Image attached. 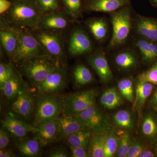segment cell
<instances>
[{
    "label": "cell",
    "mask_w": 157,
    "mask_h": 157,
    "mask_svg": "<svg viewBox=\"0 0 157 157\" xmlns=\"http://www.w3.org/2000/svg\"><path fill=\"white\" fill-rule=\"evenodd\" d=\"M135 11L131 5L109 14L111 34L105 48L108 53L130 43L133 35V17Z\"/></svg>",
    "instance_id": "cell-1"
},
{
    "label": "cell",
    "mask_w": 157,
    "mask_h": 157,
    "mask_svg": "<svg viewBox=\"0 0 157 157\" xmlns=\"http://www.w3.org/2000/svg\"><path fill=\"white\" fill-rule=\"evenodd\" d=\"M2 15L10 25L32 31L38 29L42 16L34 0H12L11 8Z\"/></svg>",
    "instance_id": "cell-2"
},
{
    "label": "cell",
    "mask_w": 157,
    "mask_h": 157,
    "mask_svg": "<svg viewBox=\"0 0 157 157\" xmlns=\"http://www.w3.org/2000/svg\"><path fill=\"white\" fill-rule=\"evenodd\" d=\"M19 64L23 74L34 88L44 81L52 72L65 66L61 62L48 54L25 60Z\"/></svg>",
    "instance_id": "cell-3"
},
{
    "label": "cell",
    "mask_w": 157,
    "mask_h": 157,
    "mask_svg": "<svg viewBox=\"0 0 157 157\" xmlns=\"http://www.w3.org/2000/svg\"><path fill=\"white\" fill-rule=\"evenodd\" d=\"M63 112L59 95L45 94L37 95L33 115V125L37 128L41 124L57 119Z\"/></svg>",
    "instance_id": "cell-4"
},
{
    "label": "cell",
    "mask_w": 157,
    "mask_h": 157,
    "mask_svg": "<svg viewBox=\"0 0 157 157\" xmlns=\"http://www.w3.org/2000/svg\"><path fill=\"white\" fill-rule=\"evenodd\" d=\"M98 92L96 90L80 91L59 96L63 112L74 115L96 104Z\"/></svg>",
    "instance_id": "cell-5"
},
{
    "label": "cell",
    "mask_w": 157,
    "mask_h": 157,
    "mask_svg": "<svg viewBox=\"0 0 157 157\" xmlns=\"http://www.w3.org/2000/svg\"><path fill=\"white\" fill-rule=\"evenodd\" d=\"M48 54L30 31L19 29L18 45L12 59L18 63L36 57Z\"/></svg>",
    "instance_id": "cell-6"
},
{
    "label": "cell",
    "mask_w": 157,
    "mask_h": 157,
    "mask_svg": "<svg viewBox=\"0 0 157 157\" xmlns=\"http://www.w3.org/2000/svg\"><path fill=\"white\" fill-rule=\"evenodd\" d=\"M32 32L47 53L65 64L64 40L58 31L38 29Z\"/></svg>",
    "instance_id": "cell-7"
},
{
    "label": "cell",
    "mask_w": 157,
    "mask_h": 157,
    "mask_svg": "<svg viewBox=\"0 0 157 157\" xmlns=\"http://www.w3.org/2000/svg\"><path fill=\"white\" fill-rule=\"evenodd\" d=\"M73 115L92 133H105L112 128L108 117L98 108L96 104Z\"/></svg>",
    "instance_id": "cell-8"
},
{
    "label": "cell",
    "mask_w": 157,
    "mask_h": 157,
    "mask_svg": "<svg viewBox=\"0 0 157 157\" xmlns=\"http://www.w3.org/2000/svg\"><path fill=\"white\" fill-rule=\"evenodd\" d=\"M109 53H111L113 64L120 72L130 73L135 71L141 62L137 49L130 42Z\"/></svg>",
    "instance_id": "cell-9"
},
{
    "label": "cell",
    "mask_w": 157,
    "mask_h": 157,
    "mask_svg": "<svg viewBox=\"0 0 157 157\" xmlns=\"http://www.w3.org/2000/svg\"><path fill=\"white\" fill-rule=\"evenodd\" d=\"M68 77L65 66L50 73L42 82L34 88L37 95L57 94L63 90L67 84Z\"/></svg>",
    "instance_id": "cell-10"
},
{
    "label": "cell",
    "mask_w": 157,
    "mask_h": 157,
    "mask_svg": "<svg viewBox=\"0 0 157 157\" xmlns=\"http://www.w3.org/2000/svg\"><path fill=\"white\" fill-rule=\"evenodd\" d=\"M92 40L84 29L78 27L70 34L68 51L72 56L90 54L94 51Z\"/></svg>",
    "instance_id": "cell-11"
},
{
    "label": "cell",
    "mask_w": 157,
    "mask_h": 157,
    "mask_svg": "<svg viewBox=\"0 0 157 157\" xmlns=\"http://www.w3.org/2000/svg\"><path fill=\"white\" fill-rule=\"evenodd\" d=\"M106 52L100 47L88 55L86 60L94 69L101 82L107 84L113 80L114 76L106 56Z\"/></svg>",
    "instance_id": "cell-12"
},
{
    "label": "cell",
    "mask_w": 157,
    "mask_h": 157,
    "mask_svg": "<svg viewBox=\"0 0 157 157\" xmlns=\"http://www.w3.org/2000/svg\"><path fill=\"white\" fill-rule=\"evenodd\" d=\"M34 92L28 86L11 102L10 109L13 114L27 120L33 117L36 98Z\"/></svg>",
    "instance_id": "cell-13"
},
{
    "label": "cell",
    "mask_w": 157,
    "mask_h": 157,
    "mask_svg": "<svg viewBox=\"0 0 157 157\" xmlns=\"http://www.w3.org/2000/svg\"><path fill=\"white\" fill-rule=\"evenodd\" d=\"M133 34L157 43V18L134 13Z\"/></svg>",
    "instance_id": "cell-14"
},
{
    "label": "cell",
    "mask_w": 157,
    "mask_h": 157,
    "mask_svg": "<svg viewBox=\"0 0 157 157\" xmlns=\"http://www.w3.org/2000/svg\"><path fill=\"white\" fill-rule=\"evenodd\" d=\"M22 120L11 113L2 119L1 122L3 128L7 130L16 140H18L26 137L29 133L32 132L34 134L38 130V128Z\"/></svg>",
    "instance_id": "cell-15"
},
{
    "label": "cell",
    "mask_w": 157,
    "mask_h": 157,
    "mask_svg": "<svg viewBox=\"0 0 157 157\" xmlns=\"http://www.w3.org/2000/svg\"><path fill=\"white\" fill-rule=\"evenodd\" d=\"M130 43L140 55L141 63L151 66L157 61V43L133 34Z\"/></svg>",
    "instance_id": "cell-16"
},
{
    "label": "cell",
    "mask_w": 157,
    "mask_h": 157,
    "mask_svg": "<svg viewBox=\"0 0 157 157\" xmlns=\"http://www.w3.org/2000/svg\"><path fill=\"white\" fill-rule=\"evenodd\" d=\"M19 31V29L10 25L1 18L0 29L1 43L7 55L12 59L18 45Z\"/></svg>",
    "instance_id": "cell-17"
},
{
    "label": "cell",
    "mask_w": 157,
    "mask_h": 157,
    "mask_svg": "<svg viewBox=\"0 0 157 157\" xmlns=\"http://www.w3.org/2000/svg\"><path fill=\"white\" fill-rule=\"evenodd\" d=\"M110 24L109 21L105 17H92L85 21L86 26L93 38L101 45L109 38Z\"/></svg>",
    "instance_id": "cell-18"
},
{
    "label": "cell",
    "mask_w": 157,
    "mask_h": 157,
    "mask_svg": "<svg viewBox=\"0 0 157 157\" xmlns=\"http://www.w3.org/2000/svg\"><path fill=\"white\" fill-rule=\"evenodd\" d=\"M37 128V132L34 133V137L38 139L42 147L60 140L57 119L43 123Z\"/></svg>",
    "instance_id": "cell-19"
},
{
    "label": "cell",
    "mask_w": 157,
    "mask_h": 157,
    "mask_svg": "<svg viewBox=\"0 0 157 157\" xmlns=\"http://www.w3.org/2000/svg\"><path fill=\"white\" fill-rule=\"evenodd\" d=\"M28 86L23 78L22 74L16 70L13 76L0 88L1 93L5 99L12 102Z\"/></svg>",
    "instance_id": "cell-20"
},
{
    "label": "cell",
    "mask_w": 157,
    "mask_h": 157,
    "mask_svg": "<svg viewBox=\"0 0 157 157\" xmlns=\"http://www.w3.org/2000/svg\"><path fill=\"white\" fill-rule=\"evenodd\" d=\"M60 139L64 140L69 135L82 130H87L76 116L62 113L58 118Z\"/></svg>",
    "instance_id": "cell-21"
},
{
    "label": "cell",
    "mask_w": 157,
    "mask_h": 157,
    "mask_svg": "<svg viewBox=\"0 0 157 157\" xmlns=\"http://www.w3.org/2000/svg\"><path fill=\"white\" fill-rule=\"evenodd\" d=\"M68 25L69 21L64 13L56 11L42 15L38 29L59 32L67 28Z\"/></svg>",
    "instance_id": "cell-22"
},
{
    "label": "cell",
    "mask_w": 157,
    "mask_h": 157,
    "mask_svg": "<svg viewBox=\"0 0 157 157\" xmlns=\"http://www.w3.org/2000/svg\"><path fill=\"white\" fill-rule=\"evenodd\" d=\"M86 2L85 8L87 11L109 14L131 5V0H89Z\"/></svg>",
    "instance_id": "cell-23"
},
{
    "label": "cell",
    "mask_w": 157,
    "mask_h": 157,
    "mask_svg": "<svg viewBox=\"0 0 157 157\" xmlns=\"http://www.w3.org/2000/svg\"><path fill=\"white\" fill-rule=\"evenodd\" d=\"M154 85L148 82L137 81L135 100L133 103L132 109L137 111L139 120L142 113L144 104L152 93Z\"/></svg>",
    "instance_id": "cell-24"
},
{
    "label": "cell",
    "mask_w": 157,
    "mask_h": 157,
    "mask_svg": "<svg viewBox=\"0 0 157 157\" xmlns=\"http://www.w3.org/2000/svg\"><path fill=\"white\" fill-rule=\"evenodd\" d=\"M142 137L151 144H157V117L154 114L148 113L144 117L141 128Z\"/></svg>",
    "instance_id": "cell-25"
},
{
    "label": "cell",
    "mask_w": 157,
    "mask_h": 157,
    "mask_svg": "<svg viewBox=\"0 0 157 157\" xmlns=\"http://www.w3.org/2000/svg\"><path fill=\"white\" fill-rule=\"evenodd\" d=\"M15 147L22 155L25 157L39 156L41 155L42 147L39 140L35 137L18 139L15 144Z\"/></svg>",
    "instance_id": "cell-26"
},
{
    "label": "cell",
    "mask_w": 157,
    "mask_h": 157,
    "mask_svg": "<svg viewBox=\"0 0 157 157\" xmlns=\"http://www.w3.org/2000/svg\"><path fill=\"white\" fill-rule=\"evenodd\" d=\"M73 78L74 85L77 87L90 84L94 80L91 71L86 65L82 63L77 64L73 68Z\"/></svg>",
    "instance_id": "cell-27"
},
{
    "label": "cell",
    "mask_w": 157,
    "mask_h": 157,
    "mask_svg": "<svg viewBox=\"0 0 157 157\" xmlns=\"http://www.w3.org/2000/svg\"><path fill=\"white\" fill-rule=\"evenodd\" d=\"M107 133L92 134L89 146L90 157H104V147Z\"/></svg>",
    "instance_id": "cell-28"
},
{
    "label": "cell",
    "mask_w": 157,
    "mask_h": 157,
    "mask_svg": "<svg viewBox=\"0 0 157 157\" xmlns=\"http://www.w3.org/2000/svg\"><path fill=\"white\" fill-rule=\"evenodd\" d=\"M121 96L116 88H110L106 90L101 95L100 103L106 109H115L123 104V101Z\"/></svg>",
    "instance_id": "cell-29"
},
{
    "label": "cell",
    "mask_w": 157,
    "mask_h": 157,
    "mask_svg": "<svg viewBox=\"0 0 157 157\" xmlns=\"http://www.w3.org/2000/svg\"><path fill=\"white\" fill-rule=\"evenodd\" d=\"M92 133L87 130H82L69 135L64 140L69 147H82L89 148Z\"/></svg>",
    "instance_id": "cell-30"
},
{
    "label": "cell",
    "mask_w": 157,
    "mask_h": 157,
    "mask_svg": "<svg viewBox=\"0 0 157 157\" xmlns=\"http://www.w3.org/2000/svg\"><path fill=\"white\" fill-rule=\"evenodd\" d=\"M114 124L122 130H131L134 128V121L131 113L125 110L121 109L116 113L113 116Z\"/></svg>",
    "instance_id": "cell-31"
},
{
    "label": "cell",
    "mask_w": 157,
    "mask_h": 157,
    "mask_svg": "<svg viewBox=\"0 0 157 157\" xmlns=\"http://www.w3.org/2000/svg\"><path fill=\"white\" fill-rule=\"evenodd\" d=\"M117 88L122 97L133 104L135 100L134 82L132 76L124 77L119 80Z\"/></svg>",
    "instance_id": "cell-32"
},
{
    "label": "cell",
    "mask_w": 157,
    "mask_h": 157,
    "mask_svg": "<svg viewBox=\"0 0 157 157\" xmlns=\"http://www.w3.org/2000/svg\"><path fill=\"white\" fill-rule=\"evenodd\" d=\"M66 13L73 19L77 20L82 17L81 0H61Z\"/></svg>",
    "instance_id": "cell-33"
},
{
    "label": "cell",
    "mask_w": 157,
    "mask_h": 157,
    "mask_svg": "<svg viewBox=\"0 0 157 157\" xmlns=\"http://www.w3.org/2000/svg\"><path fill=\"white\" fill-rule=\"evenodd\" d=\"M118 137L115 130L112 128L107 132L104 147V157H112L116 153Z\"/></svg>",
    "instance_id": "cell-34"
},
{
    "label": "cell",
    "mask_w": 157,
    "mask_h": 157,
    "mask_svg": "<svg viewBox=\"0 0 157 157\" xmlns=\"http://www.w3.org/2000/svg\"><path fill=\"white\" fill-rule=\"evenodd\" d=\"M118 137V143L116 155L118 157H127L128 151L131 138L128 132L123 130L117 133Z\"/></svg>",
    "instance_id": "cell-35"
},
{
    "label": "cell",
    "mask_w": 157,
    "mask_h": 157,
    "mask_svg": "<svg viewBox=\"0 0 157 157\" xmlns=\"http://www.w3.org/2000/svg\"><path fill=\"white\" fill-rule=\"evenodd\" d=\"M137 81L148 82L157 86V61L151 65L147 70L138 75Z\"/></svg>",
    "instance_id": "cell-36"
},
{
    "label": "cell",
    "mask_w": 157,
    "mask_h": 157,
    "mask_svg": "<svg viewBox=\"0 0 157 157\" xmlns=\"http://www.w3.org/2000/svg\"><path fill=\"white\" fill-rule=\"evenodd\" d=\"M42 15L58 11L59 0H34Z\"/></svg>",
    "instance_id": "cell-37"
},
{
    "label": "cell",
    "mask_w": 157,
    "mask_h": 157,
    "mask_svg": "<svg viewBox=\"0 0 157 157\" xmlns=\"http://www.w3.org/2000/svg\"><path fill=\"white\" fill-rule=\"evenodd\" d=\"M16 69L11 63L1 62L0 64V87L13 76Z\"/></svg>",
    "instance_id": "cell-38"
},
{
    "label": "cell",
    "mask_w": 157,
    "mask_h": 157,
    "mask_svg": "<svg viewBox=\"0 0 157 157\" xmlns=\"http://www.w3.org/2000/svg\"><path fill=\"white\" fill-rule=\"evenodd\" d=\"M144 148L145 147L140 142L132 139L131 140L127 157H138Z\"/></svg>",
    "instance_id": "cell-39"
},
{
    "label": "cell",
    "mask_w": 157,
    "mask_h": 157,
    "mask_svg": "<svg viewBox=\"0 0 157 157\" xmlns=\"http://www.w3.org/2000/svg\"><path fill=\"white\" fill-rule=\"evenodd\" d=\"M10 134L4 128L0 129V150L7 148L10 143Z\"/></svg>",
    "instance_id": "cell-40"
},
{
    "label": "cell",
    "mask_w": 157,
    "mask_h": 157,
    "mask_svg": "<svg viewBox=\"0 0 157 157\" xmlns=\"http://www.w3.org/2000/svg\"><path fill=\"white\" fill-rule=\"evenodd\" d=\"M71 157H88L89 155V148L82 147H70Z\"/></svg>",
    "instance_id": "cell-41"
},
{
    "label": "cell",
    "mask_w": 157,
    "mask_h": 157,
    "mask_svg": "<svg viewBox=\"0 0 157 157\" xmlns=\"http://www.w3.org/2000/svg\"><path fill=\"white\" fill-rule=\"evenodd\" d=\"M48 157H69L68 152L64 147H60L54 149L48 153Z\"/></svg>",
    "instance_id": "cell-42"
},
{
    "label": "cell",
    "mask_w": 157,
    "mask_h": 157,
    "mask_svg": "<svg viewBox=\"0 0 157 157\" xmlns=\"http://www.w3.org/2000/svg\"><path fill=\"white\" fill-rule=\"evenodd\" d=\"M12 2L8 0H0V13L1 15L6 13L11 8Z\"/></svg>",
    "instance_id": "cell-43"
},
{
    "label": "cell",
    "mask_w": 157,
    "mask_h": 157,
    "mask_svg": "<svg viewBox=\"0 0 157 157\" xmlns=\"http://www.w3.org/2000/svg\"><path fill=\"white\" fill-rule=\"evenodd\" d=\"M17 155L11 149L6 148L0 150V157H15Z\"/></svg>",
    "instance_id": "cell-44"
},
{
    "label": "cell",
    "mask_w": 157,
    "mask_h": 157,
    "mask_svg": "<svg viewBox=\"0 0 157 157\" xmlns=\"http://www.w3.org/2000/svg\"><path fill=\"white\" fill-rule=\"evenodd\" d=\"M156 156L155 152L148 148H144L138 157H154Z\"/></svg>",
    "instance_id": "cell-45"
},
{
    "label": "cell",
    "mask_w": 157,
    "mask_h": 157,
    "mask_svg": "<svg viewBox=\"0 0 157 157\" xmlns=\"http://www.w3.org/2000/svg\"><path fill=\"white\" fill-rule=\"evenodd\" d=\"M151 104L153 107H157V89L155 90L152 96Z\"/></svg>",
    "instance_id": "cell-46"
},
{
    "label": "cell",
    "mask_w": 157,
    "mask_h": 157,
    "mask_svg": "<svg viewBox=\"0 0 157 157\" xmlns=\"http://www.w3.org/2000/svg\"><path fill=\"white\" fill-rule=\"evenodd\" d=\"M151 1L154 5L157 6V0H151Z\"/></svg>",
    "instance_id": "cell-47"
},
{
    "label": "cell",
    "mask_w": 157,
    "mask_h": 157,
    "mask_svg": "<svg viewBox=\"0 0 157 157\" xmlns=\"http://www.w3.org/2000/svg\"><path fill=\"white\" fill-rule=\"evenodd\" d=\"M153 108L154 109L156 113H157V107H153Z\"/></svg>",
    "instance_id": "cell-48"
},
{
    "label": "cell",
    "mask_w": 157,
    "mask_h": 157,
    "mask_svg": "<svg viewBox=\"0 0 157 157\" xmlns=\"http://www.w3.org/2000/svg\"><path fill=\"white\" fill-rule=\"evenodd\" d=\"M156 148L155 150V152L156 155V156H157V144H156Z\"/></svg>",
    "instance_id": "cell-49"
},
{
    "label": "cell",
    "mask_w": 157,
    "mask_h": 157,
    "mask_svg": "<svg viewBox=\"0 0 157 157\" xmlns=\"http://www.w3.org/2000/svg\"><path fill=\"white\" fill-rule=\"evenodd\" d=\"M86 1H89V0H85Z\"/></svg>",
    "instance_id": "cell-50"
},
{
    "label": "cell",
    "mask_w": 157,
    "mask_h": 157,
    "mask_svg": "<svg viewBox=\"0 0 157 157\" xmlns=\"http://www.w3.org/2000/svg\"></svg>",
    "instance_id": "cell-51"
}]
</instances>
